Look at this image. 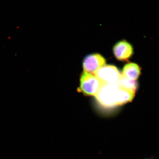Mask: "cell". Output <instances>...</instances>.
I'll return each instance as SVG.
<instances>
[{"label":"cell","instance_id":"1","mask_svg":"<svg viewBox=\"0 0 159 159\" xmlns=\"http://www.w3.org/2000/svg\"><path fill=\"white\" fill-rule=\"evenodd\" d=\"M134 93L121 88L116 84L102 83L95 96L101 106L112 108L130 102L134 98Z\"/></svg>","mask_w":159,"mask_h":159},{"label":"cell","instance_id":"2","mask_svg":"<svg viewBox=\"0 0 159 159\" xmlns=\"http://www.w3.org/2000/svg\"><path fill=\"white\" fill-rule=\"evenodd\" d=\"M102 83L94 75L84 72L80 78L79 91L87 96H95Z\"/></svg>","mask_w":159,"mask_h":159},{"label":"cell","instance_id":"3","mask_svg":"<svg viewBox=\"0 0 159 159\" xmlns=\"http://www.w3.org/2000/svg\"><path fill=\"white\" fill-rule=\"evenodd\" d=\"M94 75L103 84H116L121 75L120 71L114 66L105 65L99 68Z\"/></svg>","mask_w":159,"mask_h":159},{"label":"cell","instance_id":"4","mask_svg":"<svg viewBox=\"0 0 159 159\" xmlns=\"http://www.w3.org/2000/svg\"><path fill=\"white\" fill-rule=\"evenodd\" d=\"M106 63V60L98 53H92L86 56L83 61L84 72L94 75L95 73Z\"/></svg>","mask_w":159,"mask_h":159},{"label":"cell","instance_id":"5","mask_svg":"<svg viewBox=\"0 0 159 159\" xmlns=\"http://www.w3.org/2000/svg\"><path fill=\"white\" fill-rule=\"evenodd\" d=\"M113 50L115 57L121 61L128 60L132 56L134 53L132 45L125 40L117 43L114 45Z\"/></svg>","mask_w":159,"mask_h":159},{"label":"cell","instance_id":"6","mask_svg":"<svg viewBox=\"0 0 159 159\" xmlns=\"http://www.w3.org/2000/svg\"><path fill=\"white\" fill-rule=\"evenodd\" d=\"M140 74V69L136 63H130L125 65L123 69V77L131 80L136 81Z\"/></svg>","mask_w":159,"mask_h":159},{"label":"cell","instance_id":"7","mask_svg":"<svg viewBox=\"0 0 159 159\" xmlns=\"http://www.w3.org/2000/svg\"><path fill=\"white\" fill-rule=\"evenodd\" d=\"M116 84L121 88L134 93L138 88V84L136 81L131 80L125 78L122 75Z\"/></svg>","mask_w":159,"mask_h":159},{"label":"cell","instance_id":"8","mask_svg":"<svg viewBox=\"0 0 159 159\" xmlns=\"http://www.w3.org/2000/svg\"><path fill=\"white\" fill-rule=\"evenodd\" d=\"M153 159L152 158H146V159Z\"/></svg>","mask_w":159,"mask_h":159}]
</instances>
